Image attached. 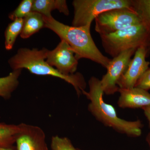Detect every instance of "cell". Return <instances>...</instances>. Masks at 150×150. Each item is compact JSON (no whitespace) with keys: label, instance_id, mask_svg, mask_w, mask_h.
I'll list each match as a JSON object with an SVG mask.
<instances>
[{"label":"cell","instance_id":"8","mask_svg":"<svg viewBox=\"0 0 150 150\" xmlns=\"http://www.w3.org/2000/svg\"><path fill=\"white\" fill-rule=\"evenodd\" d=\"M61 40L54 50H48L46 62L62 74H74L77 69L78 60L69 45L65 40Z\"/></svg>","mask_w":150,"mask_h":150},{"label":"cell","instance_id":"5","mask_svg":"<svg viewBox=\"0 0 150 150\" xmlns=\"http://www.w3.org/2000/svg\"><path fill=\"white\" fill-rule=\"evenodd\" d=\"M72 26H91L97 17L105 12L126 8L133 11L131 0H74Z\"/></svg>","mask_w":150,"mask_h":150},{"label":"cell","instance_id":"12","mask_svg":"<svg viewBox=\"0 0 150 150\" xmlns=\"http://www.w3.org/2000/svg\"><path fill=\"white\" fill-rule=\"evenodd\" d=\"M57 9L65 15L69 16V11L65 0H33L32 11L41 14L47 17H52V11Z\"/></svg>","mask_w":150,"mask_h":150},{"label":"cell","instance_id":"16","mask_svg":"<svg viewBox=\"0 0 150 150\" xmlns=\"http://www.w3.org/2000/svg\"><path fill=\"white\" fill-rule=\"evenodd\" d=\"M23 19H16L8 24L5 32V47L6 50H11L13 48L17 38L22 30Z\"/></svg>","mask_w":150,"mask_h":150},{"label":"cell","instance_id":"18","mask_svg":"<svg viewBox=\"0 0 150 150\" xmlns=\"http://www.w3.org/2000/svg\"><path fill=\"white\" fill-rule=\"evenodd\" d=\"M33 0H23L14 11L9 15V18L13 21L16 19H24L32 12Z\"/></svg>","mask_w":150,"mask_h":150},{"label":"cell","instance_id":"1","mask_svg":"<svg viewBox=\"0 0 150 150\" xmlns=\"http://www.w3.org/2000/svg\"><path fill=\"white\" fill-rule=\"evenodd\" d=\"M45 28L51 30L72 48L76 58L86 59L107 68L111 59L104 56L97 47L91 33V26L75 27L64 24L53 17L43 16Z\"/></svg>","mask_w":150,"mask_h":150},{"label":"cell","instance_id":"3","mask_svg":"<svg viewBox=\"0 0 150 150\" xmlns=\"http://www.w3.org/2000/svg\"><path fill=\"white\" fill-rule=\"evenodd\" d=\"M48 49L43 48H21L15 55L9 59L8 63L13 70L26 69L38 76H49L59 78L73 86L78 96L82 93L86 87L83 75L77 72L66 76L59 72L46 61Z\"/></svg>","mask_w":150,"mask_h":150},{"label":"cell","instance_id":"6","mask_svg":"<svg viewBox=\"0 0 150 150\" xmlns=\"http://www.w3.org/2000/svg\"><path fill=\"white\" fill-rule=\"evenodd\" d=\"M95 21V29L100 36L142 24L137 14L126 8L115 9L105 12L97 17Z\"/></svg>","mask_w":150,"mask_h":150},{"label":"cell","instance_id":"7","mask_svg":"<svg viewBox=\"0 0 150 150\" xmlns=\"http://www.w3.org/2000/svg\"><path fill=\"white\" fill-rule=\"evenodd\" d=\"M137 49H129L111 59L106 68L107 73L100 81L103 92L107 95L114 94L119 88L117 83L127 70L131 57Z\"/></svg>","mask_w":150,"mask_h":150},{"label":"cell","instance_id":"20","mask_svg":"<svg viewBox=\"0 0 150 150\" xmlns=\"http://www.w3.org/2000/svg\"><path fill=\"white\" fill-rule=\"evenodd\" d=\"M134 87L148 91L150 89V69H149L137 81Z\"/></svg>","mask_w":150,"mask_h":150},{"label":"cell","instance_id":"11","mask_svg":"<svg viewBox=\"0 0 150 150\" xmlns=\"http://www.w3.org/2000/svg\"><path fill=\"white\" fill-rule=\"evenodd\" d=\"M120 96L118 100L122 108H143L150 106V93L138 88L129 89L119 88Z\"/></svg>","mask_w":150,"mask_h":150},{"label":"cell","instance_id":"22","mask_svg":"<svg viewBox=\"0 0 150 150\" xmlns=\"http://www.w3.org/2000/svg\"><path fill=\"white\" fill-rule=\"evenodd\" d=\"M0 150H17L16 146L13 145L7 146H0Z\"/></svg>","mask_w":150,"mask_h":150},{"label":"cell","instance_id":"13","mask_svg":"<svg viewBox=\"0 0 150 150\" xmlns=\"http://www.w3.org/2000/svg\"><path fill=\"white\" fill-rule=\"evenodd\" d=\"M45 28L43 15L38 13L32 12L23 19L22 30L20 34L23 39H26Z\"/></svg>","mask_w":150,"mask_h":150},{"label":"cell","instance_id":"24","mask_svg":"<svg viewBox=\"0 0 150 150\" xmlns=\"http://www.w3.org/2000/svg\"><path fill=\"white\" fill-rule=\"evenodd\" d=\"M147 57L150 54V44L146 48Z\"/></svg>","mask_w":150,"mask_h":150},{"label":"cell","instance_id":"9","mask_svg":"<svg viewBox=\"0 0 150 150\" xmlns=\"http://www.w3.org/2000/svg\"><path fill=\"white\" fill-rule=\"evenodd\" d=\"M146 47L141 46L136 50L125 72L117 83L119 88H133L140 78L149 69L150 62L146 61Z\"/></svg>","mask_w":150,"mask_h":150},{"label":"cell","instance_id":"17","mask_svg":"<svg viewBox=\"0 0 150 150\" xmlns=\"http://www.w3.org/2000/svg\"><path fill=\"white\" fill-rule=\"evenodd\" d=\"M133 11L150 33V0H131Z\"/></svg>","mask_w":150,"mask_h":150},{"label":"cell","instance_id":"15","mask_svg":"<svg viewBox=\"0 0 150 150\" xmlns=\"http://www.w3.org/2000/svg\"><path fill=\"white\" fill-rule=\"evenodd\" d=\"M20 126L0 123V146L13 145L20 131Z\"/></svg>","mask_w":150,"mask_h":150},{"label":"cell","instance_id":"2","mask_svg":"<svg viewBox=\"0 0 150 150\" xmlns=\"http://www.w3.org/2000/svg\"><path fill=\"white\" fill-rule=\"evenodd\" d=\"M88 85L89 91L83 90L82 93L90 100L89 111L98 120L105 126L129 137H137L142 135L143 125L141 121H127L119 118L115 108L104 102V92L99 79L92 77L89 80Z\"/></svg>","mask_w":150,"mask_h":150},{"label":"cell","instance_id":"10","mask_svg":"<svg viewBox=\"0 0 150 150\" xmlns=\"http://www.w3.org/2000/svg\"><path fill=\"white\" fill-rule=\"evenodd\" d=\"M20 126V131L16 142L17 150H49L46 134L41 128L25 123Z\"/></svg>","mask_w":150,"mask_h":150},{"label":"cell","instance_id":"21","mask_svg":"<svg viewBox=\"0 0 150 150\" xmlns=\"http://www.w3.org/2000/svg\"><path fill=\"white\" fill-rule=\"evenodd\" d=\"M144 113L146 117L147 118L149 122V125L150 127V106L144 108H143Z\"/></svg>","mask_w":150,"mask_h":150},{"label":"cell","instance_id":"25","mask_svg":"<svg viewBox=\"0 0 150 150\" xmlns=\"http://www.w3.org/2000/svg\"><path fill=\"white\" fill-rule=\"evenodd\" d=\"M78 150H81V149H77Z\"/></svg>","mask_w":150,"mask_h":150},{"label":"cell","instance_id":"19","mask_svg":"<svg viewBox=\"0 0 150 150\" xmlns=\"http://www.w3.org/2000/svg\"><path fill=\"white\" fill-rule=\"evenodd\" d=\"M51 149L52 150H78L73 146L69 139L57 135L53 136L51 138Z\"/></svg>","mask_w":150,"mask_h":150},{"label":"cell","instance_id":"14","mask_svg":"<svg viewBox=\"0 0 150 150\" xmlns=\"http://www.w3.org/2000/svg\"><path fill=\"white\" fill-rule=\"evenodd\" d=\"M22 69L13 70L7 76L0 78V96L9 99L19 84V78Z\"/></svg>","mask_w":150,"mask_h":150},{"label":"cell","instance_id":"4","mask_svg":"<svg viewBox=\"0 0 150 150\" xmlns=\"http://www.w3.org/2000/svg\"><path fill=\"white\" fill-rule=\"evenodd\" d=\"M100 37L105 51L112 58L129 49L147 48L150 44V33L142 23Z\"/></svg>","mask_w":150,"mask_h":150},{"label":"cell","instance_id":"23","mask_svg":"<svg viewBox=\"0 0 150 150\" xmlns=\"http://www.w3.org/2000/svg\"><path fill=\"white\" fill-rule=\"evenodd\" d=\"M146 141L148 142V144H149L150 149V132H149V134H148L147 136Z\"/></svg>","mask_w":150,"mask_h":150}]
</instances>
